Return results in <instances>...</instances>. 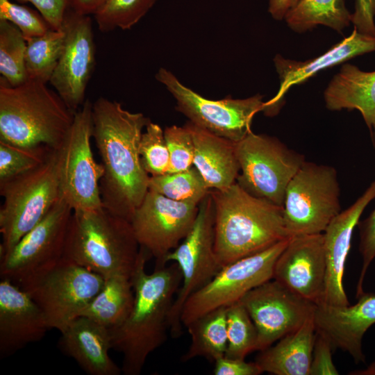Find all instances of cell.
I'll use <instances>...</instances> for the list:
<instances>
[{"mask_svg": "<svg viewBox=\"0 0 375 375\" xmlns=\"http://www.w3.org/2000/svg\"><path fill=\"white\" fill-rule=\"evenodd\" d=\"M93 134L104 174L100 181L102 206L131 222L149 190L139 144L150 119L101 97L92 103Z\"/></svg>", "mask_w": 375, "mask_h": 375, "instance_id": "6da1fadb", "label": "cell"}, {"mask_svg": "<svg viewBox=\"0 0 375 375\" xmlns=\"http://www.w3.org/2000/svg\"><path fill=\"white\" fill-rule=\"evenodd\" d=\"M149 257L140 247L131 278L133 308L119 326L109 329L112 349L123 356L122 371L125 375H139L148 356L167 340L169 313L182 282L175 262L156 266L147 274L145 264Z\"/></svg>", "mask_w": 375, "mask_h": 375, "instance_id": "7a4b0ae2", "label": "cell"}, {"mask_svg": "<svg viewBox=\"0 0 375 375\" xmlns=\"http://www.w3.org/2000/svg\"><path fill=\"white\" fill-rule=\"evenodd\" d=\"M215 208L214 249L222 267L290 238L283 208L254 197L235 182L210 189Z\"/></svg>", "mask_w": 375, "mask_h": 375, "instance_id": "3957f363", "label": "cell"}, {"mask_svg": "<svg viewBox=\"0 0 375 375\" xmlns=\"http://www.w3.org/2000/svg\"><path fill=\"white\" fill-rule=\"evenodd\" d=\"M74 113L47 84L28 79L11 86L1 77L0 141L23 147L62 148Z\"/></svg>", "mask_w": 375, "mask_h": 375, "instance_id": "277c9868", "label": "cell"}, {"mask_svg": "<svg viewBox=\"0 0 375 375\" xmlns=\"http://www.w3.org/2000/svg\"><path fill=\"white\" fill-rule=\"evenodd\" d=\"M140 245L131 222L103 206L73 210L63 257L107 278H131L140 256Z\"/></svg>", "mask_w": 375, "mask_h": 375, "instance_id": "5b68a950", "label": "cell"}, {"mask_svg": "<svg viewBox=\"0 0 375 375\" xmlns=\"http://www.w3.org/2000/svg\"><path fill=\"white\" fill-rule=\"evenodd\" d=\"M62 151L52 150L38 167L0 183V258L36 226L61 197Z\"/></svg>", "mask_w": 375, "mask_h": 375, "instance_id": "8992f818", "label": "cell"}, {"mask_svg": "<svg viewBox=\"0 0 375 375\" xmlns=\"http://www.w3.org/2000/svg\"><path fill=\"white\" fill-rule=\"evenodd\" d=\"M283 208L290 238L324 233L342 211L336 169L306 160L286 188Z\"/></svg>", "mask_w": 375, "mask_h": 375, "instance_id": "52a82bcc", "label": "cell"}, {"mask_svg": "<svg viewBox=\"0 0 375 375\" xmlns=\"http://www.w3.org/2000/svg\"><path fill=\"white\" fill-rule=\"evenodd\" d=\"M103 282L101 275L62 257L18 286L42 310L49 328L61 333L100 291Z\"/></svg>", "mask_w": 375, "mask_h": 375, "instance_id": "ba28073f", "label": "cell"}, {"mask_svg": "<svg viewBox=\"0 0 375 375\" xmlns=\"http://www.w3.org/2000/svg\"><path fill=\"white\" fill-rule=\"evenodd\" d=\"M236 182L250 194L283 206L286 188L306 161L276 137L252 131L235 142Z\"/></svg>", "mask_w": 375, "mask_h": 375, "instance_id": "9c48e42d", "label": "cell"}, {"mask_svg": "<svg viewBox=\"0 0 375 375\" xmlns=\"http://www.w3.org/2000/svg\"><path fill=\"white\" fill-rule=\"evenodd\" d=\"M155 78L175 99L176 110L190 122L235 142L251 132L253 116L264 110L263 97L259 94L245 99L211 100L183 85L165 68H160Z\"/></svg>", "mask_w": 375, "mask_h": 375, "instance_id": "30bf717a", "label": "cell"}, {"mask_svg": "<svg viewBox=\"0 0 375 375\" xmlns=\"http://www.w3.org/2000/svg\"><path fill=\"white\" fill-rule=\"evenodd\" d=\"M214 223V203L209 192L199 205L192 229L165 258V263L177 264L182 276L181 285L169 317V329L173 338L180 337L183 333L181 315L188 298L208 283L222 268L215 253Z\"/></svg>", "mask_w": 375, "mask_h": 375, "instance_id": "8fae6325", "label": "cell"}, {"mask_svg": "<svg viewBox=\"0 0 375 375\" xmlns=\"http://www.w3.org/2000/svg\"><path fill=\"white\" fill-rule=\"evenodd\" d=\"M290 238L223 267L208 283L188 298L181 315L183 326L187 327L214 310L240 301L248 292L272 279L275 262Z\"/></svg>", "mask_w": 375, "mask_h": 375, "instance_id": "7c38bea8", "label": "cell"}, {"mask_svg": "<svg viewBox=\"0 0 375 375\" xmlns=\"http://www.w3.org/2000/svg\"><path fill=\"white\" fill-rule=\"evenodd\" d=\"M92 103L86 99L74 114L62 148L61 196L73 210L102 207L100 181L104 169L93 156Z\"/></svg>", "mask_w": 375, "mask_h": 375, "instance_id": "4fadbf2b", "label": "cell"}, {"mask_svg": "<svg viewBox=\"0 0 375 375\" xmlns=\"http://www.w3.org/2000/svg\"><path fill=\"white\" fill-rule=\"evenodd\" d=\"M73 209L61 196L46 216L1 257V278L17 285L55 265L62 257Z\"/></svg>", "mask_w": 375, "mask_h": 375, "instance_id": "5bb4252c", "label": "cell"}, {"mask_svg": "<svg viewBox=\"0 0 375 375\" xmlns=\"http://www.w3.org/2000/svg\"><path fill=\"white\" fill-rule=\"evenodd\" d=\"M199 205L177 201L148 190L132 216L135 238L141 248L164 265L167 254L184 240L195 222Z\"/></svg>", "mask_w": 375, "mask_h": 375, "instance_id": "9a60e30c", "label": "cell"}, {"mask_svg": "<svg viewBox=\"0 0 375 375\" xmlns=\"http://www.w3.org/2000/svg\"><path fill=\"white\" fill-rule=\"evenodd\" d=\"M62 29L65 40L50 84L74 114L85 99L95 66V44L90 16L66 12Z\"/></svg>", "mask_w": 375, "mask_h": 375, "instance_id": "2e32d148", "label": "cell"}, {"mask_svg": "<svg viewBox=\"0 0 375 375\" xmlns=\"http://www.w3.org/2000/svg\"><path fill=\"white\" fill-rule=\"evenodd\" d=\"M240 301L256 326L260 351L300 327L313 315L315 307L274 279L254 288Z\"/></svg>", "mask_w": 375, "mask_h": 375, "instance_id": "e0dca14e", "label": "cell"}, {"mask_svg": "<svg viewBox=\"0 0 375 375\" xmlns=\"http://www.w3.org/2000/svg\"><path fill=\"white\" fill-rule=\"evenodd\" d=\"M325 277L322 233L291 237L275 262L272 279L318 304L322 297Z\"/></svg>", "mask_w": 375, "mask_h": 375, "instance_id": "ac0fdd59", "label": "cell"}, {"mask_svg": "<svg viewBox=\"0 0 375 375\" xmlns=\"http://www.w3.org/2000/svg\"><path fill=\"white\" fill-rule=\"evenodd\" d=\"M374 199L375 180L352 205L341 211L324 231L326 277L319 303L338 306L350 304L343 284L345 263L353 231L365 209Z\"/></svg>", "mask_w": 375, "mask_h": 375, "instance_id": "d6986e66", "label": "cell"}, {"mask_svg": "<svg viewBox=\"0 0 375 375\" xmlns=\"http://www.w3.org/2000/svg\"><path fill=\"white\" fill-rule=\"evenodd\" d=\"M353 305L315 304L313 319L316 332L331 342L333 349L348 353L355 363L365 362L362 340L375 324V293L363 292Z\"/></svg>", "mask_w": 375, "mask_h": 375, "instance_id": "ffe728a7", "label": "cell"}, {"mask_svg": "<svg viewBox=\"0 0 375 375\" xmlns=\"http://www.w3.org/2000/svg\"><path fill=\"white\" fill-rule=\"evenodd\" d=\"M49 329L43 312L29 294L10 279L1 278L0 357L42 340Z\"/></svg>", "mask_w": 375, "mask_h": 375, "instance_id": "44dd1931", "label": "cell"}, {"mask_svg": "<svg viewBox=\"0 0 375 375\" xmlns=\"http://www.w3.org/2000/svg\"><path fill=\"white\" fill-rule=\"evenodd\" d=\"M373 51H375V36L362 34L354 28L351 35L316 58L302 62L276 55L274 62L280 78V87L277 94L265 102L264 112L271 116L276 114L290 88L307 81L319 71Z\"/></svg>", "mask_w": 375, "mask_h": 375, "instance_id": "7402d4cb", "label": "cell"}, {"mask_svg": "<svg viewBox=\"0 0 375 375\" xmlns=\"http://www.w3.org/2000/svg\"><path fill=\"white\" fill-rule=\"evenodd\" d=\"M60 333V348L87 374L119 375L122 372L109 356L111 340L106 327L79 316Z\"/></svg>", "mask_w": 375, "mask_h": 375, "instance_id": "603a6c76", "label": "cell"}, {"mask_svg": "<svg viewBox=\"0 0 375 375\" xmlns=\"http://www.w3.org/2000/svg\"><path fill=\"white\" fill-rule=\"evenodd\" d=\"M194 141V166L208 188L224 190L236 182L240 165L235 153V142L201 128L189 121Z\"/></svg>", "mask_w": 375, "mask_h": 375, "instance_id": "cb8c5ba5", "label": "cell"}, {"mask_svg": "<svg viewBox=\"0 0 375 375\" xmlns=\"http://www.w3.org/2000/svg\"><path fill=\"white\" fill-rule=\"evenodd\" d=\"M330 110H358L371 133L375 131V71L344 64L324 93Z\"/></svg>", "mask_w": 375, "mask_h": 375, "instance_id": "d4e9b609", "label": "cell"}, {"mask_svg": "<svg viewBox=\"0 0 375 375\" xmlns=\"http://www.w3.org/2000/svg\"><path fill=\"white\" fill-rule=\"evenodd\" d=\"M315 338L312 315L297 329L261 351L255 361L262 373L310 375Z\"/></svg>", "mask_w": 375, "mask_h": 375, "instance_id": "484cf974", "label": "cell"}, {"mask_svg": "<svg viewBox=\"0 0 375 375\" xmlns=\"http://www.w3.org/2000/svg\"><path fill=\"white\" fill-rule=\"evenodd\" d=\"M134 303L131 278L115 275L104 278L100 291L81 311L86 317L111 329L119 326L128 316Z\"/></svg>", "mask_w": 375, "mask_h": 375, "instance_id": "4316f807", "label": "cell"}, {"mask_svg": "<svg viewBox=\"0 0 375 375\" xmlns=\"http://www.w3.org/2000/svg\"><path fill=\"white\" fill-rule=\"evenodd\" d=\"M227 307L214 310L197 319L186 328L190 335L189 348L181 358L187 362L204 358L215 362L226 355L227 349Z\"/></svg>", "mask_w": 375, "mask_h": 375, "instance_id": "83f0119b", "label": "cell"}, {"mask_svg": "<svg viewBox=\"0 0 375 375\" xmlns=\"http://www.w3.org/2000/svg\"><path fill=\"white\" fill-rule=\"evenodd\" d=\"M284 19L288 26L297 33L311 30L317 25L341 33L351 22V14L344 0H299Z\"/></svg>", "mask_w": 375, "mask_h": 375, "instance_id": "f1b7e54d", "label": "cell"}, {"mask_svg": "<svg viewBox=\"0 0 375 375\" xmlns=\"http://www.w3.org/2000/svg\"><path fill=\"white\" fill-rule=\"evenodd\" d=\"M62 29H49L44 34L26 38L25 67L28 79L49 83L62 53Z\"/></svg>", "mask_w": 375, "mask_h": 375, "instance_id": "f546056e", "label": "cell"}, {"mask_svg": "<svg viewBox=\"0 0 375 375\" xmlns=\"http://www.w3.org/2000/svg\"><path fill=\"white\" fill-rule=\"evenodd\" d=\"M149 190L177 201L199 204L209 194L210 189L198 169H189L150 176Z\"/></svg>", "mask_w": 375, "mask_h": 375, "instance_id": "4dcf8cb0", "label": "cell"}, {"mask_svg": "<svg viewBox=\"0 0 375 375\" xmlns=\"http://www.w3.org/2000/svg\"><path fill=\"white\" fill-rule=\"evenodd\" d=\"M26 40L11 22L0 19V73L8 85L17 86L28 80L25 67Z\"/></svg>", "mask_w": 375, "mask_h": 375, "instance_id": "1f68e13d", "label": "cell"}, {"mask_svg": "<svg viewBox=\"0 0 375 375\" xmlns=\"http://www.w3.org/2000/svg\"><path fill=\"white\" fill-rule=\"evenodd\" d=\"M227 349L226 356L245 359L257 351L258 332L247 309L240 301L226 309Z\"/></svg>", "mask_w": 375, "mask_h": 375, "instance_id": "d6a6232c", "label": "cell"}, {"mask_svg": "<svg viewBox=\"0 0 375 375\" xmlns=\"http://www.w3.org/2000/svg\"><path fill=\"white\" fill-rule=\"evenodd\" d=\"M157 0H107L94 15L99 30H128L138 24Z\"/></svg>", "mask_w": 375, "mask_h": 375, "instance_id": "836d02e7", "label": "cell"}, {"mask_svg": "<svg viewBox=\"0 0 375 375\" xmlns=\"http://www.w3.org/2000/svg\"><path fill=\"white\" fill-rule=\"evenodd\" d=\"M52 150L45 145L23 147L0 141V183L38 167Z\"/></svg>", "mask_w": 375, "mask_h": 375, "instance_id": "e575fe53", "label": "cell"}, {"mask_svg": "<svg viewBox=\"0 0 375 375\" xmlns=\"http://www.w3.org/2000/svg\"><path fill=\"white\" fill-rule=\"evenodd\" d=\"M139 154L142 166L149 176L168 173L169 154L164 130L151 121L146 126L140 144Z\"/></svg>", "mask_w": 375, "mask_h": 375, "instance_id": "d590c367", "label": "cell"}, {"mask_svg": "<svg viewBox=\"0 0 375 375\" xmlns=\"http://www.w3.org/2000/svg\"><path fill=\"white\" fill-rule=\"evenodd\" d=\"M164 135L169 154L168 173L189 169L193 166L194 141L186 124L167 126Z\"/></svg>", "mask_w": 375, "mask_h": 375, "instance_id": "8d00e7d4", "label": "cell"}, {"mask_svg": "<svg viewBox=\"0 0 375 375\" xmlns=\"http://www.w3.org/2000/svg\"><path fill=\"white\" fill-rule=\"evenodd\" d=\"M0 19L15 25L25 39L40 36L51 29L40 13L10 0H0Z\"/></svg>", "mask_w": 375, "mask_h": 375, "instance_id": "74e56055", "label": "cell"}, {"mask_svg": "<svg viewBox=\"0 0 375 375\" xmlns=\"http://www.w3.org/2000/svg\"><path fill=\"white\" fill-rule=\"evenodd\" d=\"M375 138V131L372 133ZM360 242L359 251L362 256V267L356 285V297L358 298L365 291L363 283L369 265L375 258V208L362 222H358Z\"/></svg>", "mask_w": 375, "mask_h": 375, "instance_id": "f35d334b", "label": "cell"}, {"mask_svg": "<svg viewBox=\"0 0 375 375\" xmlns=\"http://www.w3.org/2000/svg\"><path fill=\"white\" fill-rule=\"evenodd\" d=\"M333 348L328 340L316 332L310 375L339 374L333 361Z\"/></svg>", "mask_w": 375, "mask_h": 375, "instance_id": "ab89813d", "label": "cell"}, {"mask_svg": "<svg viewBox=\"0 0 375 375\" xmlns=\"http://www.w3.org/2000/svg\"><path fill=\"white\" fill-rule=\"evenodd\" d=\"M21 3L29 2L38 10L53 30H61L69 9L68 0H17Z\"/></svg>", "mask_w": 375, "mask_h": 375, "instance_id": "60d3db41", "label": "cell"}, {"mask_svg": "<svg viewBox=\"0 0 375 375\" xmlns=\"http://www.w3.org/2000/svg\"><path fill=\"white\" fill-rule=\"evenodd\" d=\"M375 0H355L351 23L359 33L375 36Z\"/></svg>", "mask_w": 375, "mask_h": 375, "instance_id": "b9f144b4", "label": "cell"}, {"mask_svg": "<svg viewBox=\"0 0 375 375\" xmlns=\"http://www.w3.org/2000/svg\"><path fill=\"white\" fill-rule=\"evenodd\" d=\"M214 362L213 373L215 375H259L262 373L256 361L249 362L244 359L224 356Z\"/></svg>", "mask_w": 375, "mask_h": 375, "instance_id": "7bdbcfd3", "label": "cell"}, {"mask_svg": "<svg viewBox=\"0 0 375 375\" xmlns=\"http://www.w3.org/2000/svg\"><path fill=\"white\" fill-rule=\"evenodd\" d=\"M107 0H68L69 8L83 15H94Z\"/></svg>", "mask_w": 375, "mask_h": 375, "instance_id": "ee69618b", "label": "cell"}, {"mask_svg": "<svg viewBox=\"0 0 375 375\" xmlns=\"http://www.w3.org/2000/svg\"><path fill=\"white\" fill-rule=\"evenodd\" d=\"M299 0H269L268 11L276 20H282Z\"/></svg>", "mask_w": 375, "mask_h": 375, "instance_id": "f6af8a7d", "label": "cell"}, {"mask_svg": "<svg viewBox=\"0 0 375 375\" xmlns=\"http://www.w3.org/2000/svg\"><path fill=\"white\" fill-rule=\"evenodd\" d=\"M350 375H375V360L372 362L366 368L350 372Z\"/></svg>", "mask_w": 375, "mask_h": 375, "instance_id": "bcb514c9", "label": "cell"}]
</instances>
